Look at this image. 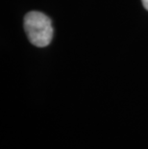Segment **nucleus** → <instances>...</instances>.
Masks as SVG:
<instances>
[{"mask_svg":"<svg viewBox=\"0 0 148 149\" xmlns=\"http://www.w3.org/2000/svg\"><path fill=\"white\" fill-rule=\"evenodd\" d=\"M141 2H142L144 8H145L146 10L148 11V0H141Z\"/></svg>","mask_w":148,"mask_h":149,"instance_id":"2","label":"nucleus"},{"mask_svg":"<svg viewBox=\"0 0 148 149\" xmlns=\"http://www.w3.org/2000/svg\"><path fill=\"white\" fill-rule=\"evenodd\" d=\"M24 29L30 42L38 47L51 42L53 27L50 18L42 13L30 12L24 17Z\"/></svg>","mask_w":148,"mask_h":149,"instance_id":"1","label":"nucleus"}]
</instances>
